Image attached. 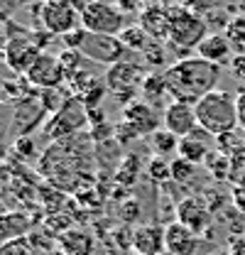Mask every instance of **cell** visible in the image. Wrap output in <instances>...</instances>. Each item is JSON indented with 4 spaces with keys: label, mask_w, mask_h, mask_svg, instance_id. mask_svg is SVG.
Returning <instances> with one entry per match:
<instances>
[{
    "label": "cell",
    "mask_w": 245,
    "mask_h": 255,
    "mask_svg": "<svg viewBox=\"0 0 245 255\" xmlns=\"http://www.w3.org/2000/svg\"><path fill=\"white\" fill-rule=\"evenodd\" d=\"M218 76H221V66L204 62L199 57H189V59H182V62H174L162 71L167 94L172 96L174 101L189 103V106H196L206 94L216 91Z\"/></svg>",
    "instance_id": "1"
},
{
    "label": "cell",
    "mask_w": 245,
    "mask_h": 255,
    "mask_svg": "<svg viewBox=\"0 0 245 255\" xmlns=\"http://www.w3.org/2000/svg\"><path fill=\"white\" fill-rule=\"evenodd\" d=\"M196 121L199 128H204L209 135H223L238 128V111H236V94L216 89L211 94H206L196 106Z\"/></svg>",
    "instance_id": "2"
},
{
    "label": "cell",
    "mask_w": 245,
    "mask_h": 255,
    "mask_svg": "<svg viewBox=\"0 0 245 255\" xmlns=\"http://www.w3.org/2000/svg\"><path fill=\"white\" fill-rule=\"evenodd\" d=\"M169 17H172V25H169V47L179 54V62L189 59L191 52H196V47L211 34L209 25L201 15L186 10L182 5H172L169 7Z\"/></svg>",
    "instance_id": "3"
},
{
    "label": "cell",
    "mask_w": 245,
    "mask_h": 255,
    "mask_svg": "<svg viewBox=\"0 0 245 255\" xmlns=\"http://www.w3.org/2000/svg\"><path fill=\"white\" fill-rule=\"evenodd\" d=\"M145 79H147V66L145 64L122 59V62L106 69L103 84H106L108 94L116 96L118 101H125V106H127V103L135 101V96L142 91Z\"/></svg>",
    "instance_id": "4"
},
{
    "label": "cell",
    "mask_w": 245,
    "mask_h": 255,
    "mask_svg": "<svg viewBox=\"0 0 245 255\" xmlns=\"http://www.w3.org/2000/svg\"><path fill=\"white\" fill-rule=\"evenodd\" d=\"M86 126H89V113H86L84 103L71 96L54 116H49L44 121L42 135H44V140L59 142V140H66L71 135H81Z\"/></svg>",
    "instance_id": "5"
},
{
    "label": "cell",
    "mask_w": 245,
    "mask_h": 255,
    "mask_svg": "<svg viewBox=\"0 0 245 255\" xmlns=\"http://www.w3.org/2000/svg\"><path fill=\"white\" fill-rule=\"evenodd\" d=\"M81 27L93 34H113L118 37L125 25V12L116 7V2L108 0H93L91 5L81 12Z\"/></svg>",
    "instance_id": "6"
},
{
    "label": "cell",
    "mask_w": 245,
    "mask_h": 255,
    "mask_svg": "<svg viewBox=\"0 0 245 255\" xmlns=\"http://www.w3.org/2000/svg\"><path fill=\"white\" fill-rule=\"evenodd\" d=\"M39 20L47 34H57V37H64L81 27V15L71 0H42Z\"/></svg>",
    "instance_id": "7"
},
{
    "label": "cell",
    "mask_w": 245,
    "mask_h": 255,
    "mask_svg": "<svg viewBox=\"0 0 245 255\" xmlns=\"http://www.w3.org/2000/svg\"><path fill=\"white\" fill-rule=\"evenodd\" d=\"M174 221H179L184 228H189L191 233L201 238L214 228V214L204 204L201 194H189L174 201Z\"/></svg>",
    "instance_id": "8"
},
{
    "label": "cell",
    "mask_w": 245,
    "mask_h": 255,
    "mask_svg": "<svg viewBox=\"0 0 245 255\" xmlns=\"http://www.w3.org/2000/svg\"><path fill=\"white\" fill-rule=\"evenodd\" d=\"M79 54H81L84 59H91V62H96V64L113 66V64L122 62V57H125V47H122L121 37L86 32L84 39H81Z\"/></svg>",
    "instance_id": "9"
},
{
    "label": "cell",
    "mask_w": 245,
    "mask_h": 255,
    "mask_svg": "<svg viewBox=\"0 0 245 255\" xmlns=\"http://www.w3.org/2000/svg\"><path fill=\"white\" fill-rule=\"evenodd\" d=\"M42 57V49L37 42H32L27 37H12L5 44V62L7 66L17 74V76H27L32 64Z\"/></svg>",
    "instance_id": "10"
},
{
    "label": "cell",
    "mask_w": 245,
    "mask_h": 255,
    "mask_svg": "<svg viewBox=\"0 0 245 255\" xmlns=\"http://www.w3.org/2000/svg\"><path fill=\"white\" fill-rule=\"evenodd\" d=\"M162 128L169 130L172 135H177L179 140L191 135L196 128H199V121H196V111L194 106L189 103H179V101H169L162 111Z\"/></svg>",
    "instance_id": "11"
},
{
    "label": "cell",
    "mask_w": 245,
    "mask_h": 255,
    "mask_svg": "<svg viewBox=\"0 0 245 255\" xmlns=\"http://www.w3.org/2000/svg\"><path fill=\"white\" fill-rule=\"evenodd\" d=\"M27 81L30 86L39 89V91H47V89H59L61 84L66 81V74L61 69L59 57H52V54H44L32 64V69L27 71Z\"/></svg>",
    "instance_id": "12"
},
{
    "label": "cell",
    "mask_w": 245,
    "mask_h": 255,
    "mask_svg": "<svg viewBox=\"0 0 245 255\" xmlns=\"http://www.w3.org/2000/svg\"><path fill=\"white\" fill-rule=\"evenodd\" d=\"M47 108L42 106V101L37 96H30L25 101H17V108H15V121L10 126V135H17V137H25L30 135L34 128L42 123V118H47Z\"/></svg>",
    "instance_id": "13"
},
{
    "label": "cell",
    "mask_w": 245,
    "mask_h": 255,
    "mask_svg": "<svg viewBox=\"0 0 245 255\" xmlns=\"http://www.w3.org/2000/svg\"><path fill=\"white\" fill-rule=\"evenodd\" d=\"M137 25L147 32V37L154 42H167L169 39V25H172V17H169V7H164L162 2H150L145 5L140 12H137Z\"/></svg>",
    "instance_id": "14"
},
{
    "label": "cell",
    "mask_w": 245,
    "mask_h": 255,
    "mask_svg": "<svg viewBox=\"0 0 245 255\" xmlns=\"http://www.w3.org/2000/svg\"><path fill=\"white\" fill-rule=\"evenodd\" d=\"M122 121H127L130 126L140 132V137H150L162 128V116H157L150 103L145 101H132L122 108Z\"/></svg>",
    "instance_id": "15"
},
{
    "label": "cell",
    "mask_w": 245,
    "mask_h": 255,
    "mask_svg": "<svg viewBox=\"0 0 245 255\" xmlns=\"http://www.w3.org/2000/svg\"><path fill=\"white\" fill-rule=\"evenodd\" d=\"M201 238L184 228L179 221H169L164 226V251L172 255H196Z\"/></svg>",
    "instance_id": "16"
},
{
    "label": "cell",
    "mask_w": 245,
    "mask_h": 255,
    "mask_svg": "<svg viewBox=\"0 0 245 255\" xmlns=\"http://www.w3.org/2000/svg\"><path fill=\"white\" fill-rule=\"evenodd\" d=\"M211 137L214 135H209L204 128H196L191 135H186L179 140V150H177V155L186 162H191V164H204L206 157H209V152H211ZM216 140V137H214Z\"/></svg>",
    "instance_id": "17"
},
{
    "label": "cell",
    "mask_w": 245,
    "mask_h": 255,
    "mask_svg": "<svg viewBox=\"0 0 245 255\" xmlns=\"http://www.w3.org/2000/svg\"><path fill=\"white\" fill-rule=\"evenodd\" d=\"M96 238L89 231L74 226L69 231H64L57 238V253L59 255H93L96 253Z\"/></svg>",
    "instance_id": "18"
},
{
    "label": "cell",
    "mask_w": 245,
    "mask_h": 255,
    "mask_svg": "<svg viewBox=\"0 0 245 255\" xmlns=\"http://www.w3.org/2000/svg\"><path fill=\"white\" fill-rule=\"evenodd\" d=\"M196 57L204 62H211L216 66L231 64L233 59V44L228 42V37L223 32H211L199 47H196Z\"/></svg>",
    "instance_id": "19"
},
{
    "label": "cell",
    "mask_w": 245,
    "mask_h": 255,
    "mask_svg": "<svg viewBox=\"0 0 245 255\" xmlns=\"http://www.w3.org/2000/svg\"><path fill=\"white\" fill-rule=\"evenodd\" d=\"M132 253L140 255H159L164 253V226L159 223H145L135 228Z\"/></svg>",
    "instance_id": "20"
},
{
    "label": "cell",
    "mask_w": 245,
    "mask_h": 255,
    "mask_svg": "<svg viewBox=\"0 0 245 255\" xmlns=\"http://www.w3.org/2000/svg\"><path fill=\"white\" fill-rule=\"evenodd\" d=\"M30 219L25 214H0V246L15 241V238H27Z\"/></svg>",
    "instance_id": "21"
},
{
    "label": "cell",
    "mask_w": 245,
    "mask_h": 255,
    "mask_svg": "<svg viewBox=\"0 0 245 255\" xmlns=\"http://www.w3.org/2000/svg\"><path fill=\"white\" fill-rule=\"evenodd\" d=\"M140 177H142V159H140V155H135V152H127V155L122 157L121 167L116 169V177H113L116 187L127 189V187H132Z\"/></svg>",
    "instance_id": "22"
},
{
    "label": "cell",
    "mask_w": 245,
    "mask_h": 255,
    "mask_svg": "<svg viewBox=\"0 0 245 255\" xmlns=\"http://www.w3.org/2000/svg\"><path fill=\"white\" fill-rule=\"evenodd\" d=\"M147 145H150V150H152L154 157H169V155H174L177 150H179V137L177 135H172L169 130H164V128H159L157 132H152L150 137H147Z\"/></svg>",
    "instance_id": "23"
},
{
    "label": "cell",
    "mask_w": 245,
    "mask_h": 255,
    "mask_svg": "<svg viewBox=\"0 0 245 255\" xmlns=\"http://www.w3.org/2000/svg\"><path fill=\"white\" fill-rule=\"evenodd\" d=\"M204 169L214 177L216 182H223V179H231V169H233V159L228 155H223L221 150H211L209 157L204 162Z\"/></svg>",
    "instance_id": "24"
},
{
    "label": "cell",
    "mask_w": 245,
    "mask_h": 255,
    "mask_svg": "<svg viewBox=\"0 0 245 255\" xmlns=\"http://www.w3.org/2000/svg\"><path fill=\"white\" fill-rule=\"evenodd\" d=\"M142 98H145V103H150V106H162L164 103V98H167V86H164V79H162V74H147V79H145V84H142Z\"/></svg>",
    "instance_id": "25"
},
{
    "label": "cell",
    "mask_w": 245,
    "mask_h": 255,
    "mask_svg": "<svg viewBox=\"0 0 245 255\" xmlns=\"http://www.w3.org/2000/svg\"><path fill=\"white\" fill-rule=\"evenodd\" d=\"M118 37H121L122 47H125L127 52H140V54H142V52L147 49V44L152 42V39L147 37V32L142 30L140 25H127Z\"/></svg>",
    "instance_id": "26"
},
{
    "label": "cell",
    "mask_w": 245,
    "mask_h": 255,
    "mask_svg": "<svg viewBox=\"0 0 245 255\" xmlns=\"http://www.w3.org/2000/svg\"><path fill=\"white\" fill-rule=\"evenodd\" d=\"M196 177H199V167L196 164H191V162H186L182 157L172 159V182L184 187V191H186L189 184L196 182Z\"/></svg>",
    "instance_id": "27"
},
{
    "label": "cell",
    "mask_w": 245,
    "mask_h": 255,
    "mask_svg": "<svg viewBox=\"0 0 245 255\" xmlns=\"http://www.w3.org/2000/svg\"><path fill=\"white\" fill-rule=\"evenodd\" d=\"M108 241L122 251V253H132V241H135V228L132 226H125V223H118L116 228H111V233H108Z\"/></svg>",
    "instance_id": "28"
},
{
    "label": "cell",
    "mask_w": 245,
    "mask_h": 255,
    "mask_svg": "<svg viewBox=\"0 0 245 255\" xmlns=\"http://www.w3.org/2000/svg\"><path fill=\"white\" fill-rule=\"evenodd\" d=\"M147 179L154 182V184H169L172 182V162H167V159L162 157H152L147 162Z\"/></svg>",
    "instance_id": "29"
},
{
    "label": "cell",
    "mask_w": 245,
    "mask_h": 255,
    "mask_svg": "<svg viewBox=\"0 0 245 255\" xmlns=\"http://www.w3.org/2000/svg\"><path fill=\"white\" fill-rule=\"evenodd\" d=\"M223 34L228 37V42L233 44V49L243 52L245 49V15L231 17L228 25H226V30H223Z\"/></svg>",
    "instance_id": "30"
},
{
    "label": "cell",
    "mask_w": 245,
    "mask_h": 255,
    "mask_svg": "<svg viewBox=\"0 0 245 255\" xmlns=\"http://www.w3.org/2000/svg\"><path fill=\"white\" fill-rule=\"evenodd\" d=\"M218 216H221V221L226 223V228H228L231 238H238V236H243L245 233V214H241L236 206L223 209Z\"/></svg>",
    "instance_id": "31"
},
{
    "label": "cell",
    "mask_w": 245,
    "mask_h": 255,
    "mask_svg": "<svg viewBox=\"0 0 245 255\" xmlns=\"http://www.w3.org/2000/svg\"><path fill=\"white\" fill-rule=\"evenodd\" d=\"M106 91H108V89H106L103 79H96V81H93V84L86 89V91H84V94L74 96V98H79V101L84 103V108L89 111V108H98V106H101V101L106 98Z\"/></svg>",
    "instance_id": "32"
},
{
    "label": "cell",
    "mask_w": 245,
    "mask_h": 255,
    "mask_svg": "<svg viewBox=\"0 0 245 255\" xmlns=\"http://www.w3.org/2000/svg\"><path fill=\"white\" fill-rule=\"evenodd\" d=\"M140 216H142V206H140V201L132 199V196H127L121 206H118V219H121V223H125V226H135V223L140 221Z\"/></svg>",
    "instance_id": "33"
},
{
    "label": "cell",
    "mask_w": 245,
    "mask_h": 255,
    "mask_svg": "<svg viewBox=\"0 0 245 255\" xmlns=\"http://www.w3.org/2000/svg\"><path fill=\"white\" fill-rule=\"evenodd\" d=\"M201 199H204V204L209 206V211L214 214V216H218L223 209H228L226 206V194L218 189V187H206V189H201Z\"/></svg>",
    "instance_id": "34"
},
{
    "label": "cell",
    "mask_w": 245,
    "mask_h": 255,
    "mask_svg": "<svg viewBox=\"0 0 245 255\" xmlns=\"http://www.w3.org/2000/svg\"><path fill=\"white\" fill-rule=\"evenodd\" d=\"M59 64L64 69V74H66V79H69V76H74L84 69V57L79 52H74V49H64L59 54Z\"/></svg>",
    "instance_id": "35"
},
{
    "label": "cell",
    "mask_w": 245,
    "mask_h": 255,
    "mask_svg": "<svg viewBox=\"0 0 245 255\" xmlns=\"http://www.w3.org/2000/svg\"><path fill=\"white\" fill-rule=\"evenodd\" d=\"M142 54H145V59H147V69H159V66L164 64V59H167L164 42H154V39H152Z\"/></svg>",
    "instance_id": "36"
},
{
    "label": "cell",
    "mask_w": 245,
    "mask_h": 255,
    "mask_svg": "<svg viewBox=\"0 0 245 255\" xmlns=\"http://www.w3.org/2000/svg\"><path fill=\"white\" fill-rule=\"evenodd\" d=\"M0 255H32L30 241L27 238H15V241L0 246Z\"/></svg>",
    "instance_id": "37"
},
{
    "label": "cell",
    "mask_w": 245,
    "mask_h": 255,
    "mask_svg": "<svg viewBox=\"0 0 245 255\" xmlns=\"http://www.w3.org/2000/svg\"><path fill=\"white\" fill-rule=\"evenodd\" d=\"M12 152H15V155H20L22 159L34 157L37 145H34V140H32L30 135H25V137H15V142H12Z\"/></svg>",
    "instance_id": "38"
},
{
    "label": "cell",
    "mask_w": 245,
    "mask_h": 255,
    "mask_svg": "<svg viewBox=\"0 0 245 255\" xmlns=\"http://www.w3.org/2000/svg\"><path fill=\"white\" fill-rule=\"evenodd\" d=\"M113 137H116L121 145H130L135 137H140V132L130 126L127 121H122V118H121V123H116V135H113Z\"/></svg>",
    "instance_id": "39"
},
{
    "label": "cell",
    "mask_w": 245,
    "mask_h": 255,
    "mask_svg": "<svg viewBox=\"0 0 245 255\" xmlns=\"http://www.w3.org/2000/svg\"><path fill=\"white\" fill-rule=\"evenodd\" d=\"M231 74L238 79V81H245V52H238V54H233V59H231Z\"/></svg>",
    "instance_id": "40"
},
{
    "label": "cell",
    "mask_w": 245,
    "mask_h": 255,
    "mask_svg": "<svg viewBox=\"0 0 245 255\" xmlns=\"http://www.w3.org/2000/svg\"><path fill=\"white\" fill-rule=\"evenodd\" d=\"M86 113H89V128H96V126L108 123V121H106V108H103V106H98V108H89Z\"/></svg>",
    "instance_id": "41"
},
{
    "label": "cell",
    "mask_w": 245,
    "mask_h": 255,
    "mask_svg": "<svg viewBox=\"0 0 245 255\" xmlns=\"http://www.w3.org/2000/svg\"><path fill=\"white\" fill-rule=\"evenodd\" d=\"M236 111H238V128L245 130V89L236 94Z\"/></svg>",
    "instance_id": "42"
},
{
    "label": "cell",
    "mask_w": 245,
    "mask_h": 255,
    "mask_svg": "<svg viewBox=\"0 0 245 255\" xmlns=\"http://www.w3.org/2000/svg\"><path fill=\"white\" fill-rule=\"evenodd\" d=\"M228 255H245V236L228 241Z\"/></svg>",
    "instance_id": "43"
},
{
    "label": "cell",
    "mask_w": 245,
    "mask_h": 255,
    "mask_svg": "<svg viewBox=\"0 0 245 255\" xmlns=\"http://www.w3.org/2000/svg\"><path fill=\"white\" fill-rule=\"evenodd\" d=\"M93 255H125V253H122V251H118V248H116L111 241H108V243L103 241V243H98V246H96V253H93Z\"/></svg>",
    "instance_id": "44"
},
{
    "label": "cell",
    "mask_w": 245,
    "mask_h": 255,
    "mask_svg": "<svg viewBox=\"0 0 245 255\" xmlns=\"http://www.w3.org/2000/svg\"><path fill=\"white\" fill-rule=\"evenodd\" d=\"M233 206H236L241 214H245V187H236V189H233Z\"/></svg>",
    "instance_id": "45"
},
{
    "label": "cell",
    "mask_w": 245,
    "mask_h": 255,
    "mask_svg": "<svg viewBox=\"0 0 245 255\" xmlns=\"http://www.w3.org/2000/svg\"><path fill=\"white\" fill-rule=\"evenodd\" d=\"M116 7L118 10H122V12H132V10H142L140 7V0H116Z\"/></svg>",
    "instance_id": "46"
},
{
    "label": "cell",
    "mask_w": 245,
    "mask_h": 255,
    "mask_svg": "<svg viewBox=\"0 0 245 255\" xmlns=\"http://www.w3.org/2000/svg\"><path fill=\"white\" fill-rule=\"evenodd\" d=\"M71 2H74V7H76V10H79V15H81V12H84L89 5H91L93 0H71Z\"/></svg>",
    "instance_id": "47"
},
{
    "label": "cell",
    "mask_w": 245,
    "mask_h": 255,
    "mask_svg": "<svg viewBox=\"0 0 245 255\" xmlns=\"http://www.w3.org/2000/svg\"><path fill=\"white\" fill-rule=\"evenodd\" d=\"M209 255H228V251H216V253H209Z\"/></svg>",
    "instance_id": "48"
},
{
    "label": "cell",
    "mask_w": 245,
    "mask_h": 255,
    "mask_svg": "<svg viewBox=\"0 0 245 255\" xmlns=\"http://www.w3.org/2000/svg\"><path fill=\"white\" fill-rule=\"evenodd\" d=\"M2 101H5V94H2V91H0V103H2Z\"/></svg>",
    "instance_id": "49"
},
{
    "label": "cell",
    "mask_w": 245,
    "mask_h": 255,
    "mask_svg": "<svg viewBox=\"0 0 245 255\" xmlns=\"http://www.w3.org/2000/svg\"><path fill=\"white\" fill-rule=\"evenodd\" d=\"M0 59H5V52H0Z\"/></svg>",
    "instance_id": "50"
},
{
    "label": "cell",
    "mask_w": 245,
    "mask_h": 255,
    "mask_svg": "<svg viewBox=\"0 0 245 255\" xmlns=\"http://www.w3.org/2000/svg\"><path fill=\"white\" fill-rule=\"evenodd\" d=\"M159 255H172V253H167V251H164V253H159Z\"/></svg>",
    "instance_id": "51"
},
{
    "label": "cell",
    "mask_w": 245,
    "mask_h": 255,
    "mask_svg": "<svg viewBox=\"0 0 245 255\" xmlns=\"http://www.w3.org/2000/svg\"><path fill=\"white\" fill-rule=\"evenodd\" d=\"M20 2H32V0H20Z\"/></svg>",
    "instance_id": "52"
},
{
    "label": "cell",
    "mask_w": 245,
    "mask_h": 255,
    "mask_svg": "<svg viewBox=\"0 0 245 255\" xmlns=\"http://www.w3.org/2000/svg\"><path fill=\"white\" fill-rule=\"evenodd\" d=\"M130 255H140V253H130Z\"/></svg>",
    "instance_id": "53"
}]
</instances>
